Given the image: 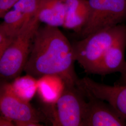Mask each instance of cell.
Instances as JSON below:
<instances>
[{"mask_svg": "<svg viewBox=\"0 0 126 126\" xmlns=\"http://www.w3.org/2000/svg\"><path fill=\"white\" fill-rule=\"evenodd\" d=\"M72 45L59 27L45 25L38 28L24 71L38 78L56 75L66 86H77L79 79L74 69Z\"/></svg>", "mask_w": 126, "mask_h": 126, "instance_id": "1", "label": "cell"}, {"mask_svg": "<svg viewBox=\"0 0 126 126\" xmlns=\"http://www.w3.org/2000/svg\"><path fill=\"white\" fill-rule=\"evenodd\" d=\"M125 37L126 26L120 24L82 38L72 45L75 61L86 72L93 74L109 49Z\"/></svg>", "mask_w": 126, "mask_h": 126, "instance_id": "2", "label": "cell"}, {"mask_svg": "<svg viewBox=\"0 0 126 126\" xmlns=\"http://www.w3.org/2000/svg\"><path fill=\"white\" fill-rule=\"evenodd\" d=\"M40 23L37 11L23 26L12 44L0 57V74L2 78L13 80L24 71Z\"/></svg>", "mask_w": 126, "mask_h": 126, "instance_id": "3", "label": "cell"}, {"mask_svg": "<svg viewBox=\"0 0 126 126\" xmlns=\"http://www.w3.org/2000/svg\"><path fill=\"white\" fill-rule=\"evenodd\" d=\"M90 15L79 34L82 38L126 19V0H88Z\"/></svg>", "mask_w": 126, "mask_h": 126, "instance_id": "4", "label": "cell"}, {"mask_svg": "<svg viewBox=\"0 0 126 126\" xmlns=\"http://www.w3.org/2000/svg\"><path fill=\"white\" fill-rule=\"evenodd\" d=\"M78 86H66L55 104L50 122L53 126H82L87 100Z\"/></svg>", "mask_w": 126, "mask_h": 126, "instance_id": "5", "label": "cell"}, {"mask_svg": "<svg viewBox=\"0 0 126 126\" xmlns=\"http://www.w3.org/2000/svg\"><path fill=\"white\" fill-rule=\"evenodd\" d=\"M0 91V110L2 115L11 119L14 123L25 121L41 123L46 121L44 113L14 94L9 83L2 84Z\"/></svg>", "mask_w": 126, "mask_h": 126, "instance_id": "6", "label": "cell"}, {"mask_svg": "<svg viewBox=\"0 0 126 126\" xmlns=\"http://www.w3.org/2000/svg\"><path fill=\"white\" fill-rule=\"evenodd\" d=\"M81 89L87 99L82 126H126V120L112 106Z\"/></svg>", "mask_w": 126, "mask_h": 126, "instance_id": "7", "label": "cell"}, {"mask_svg": "<svg viewBox=\"0 0 126 126\" xmlns=\"http://www.w3.org/2000/svg\"><path fill=\"white\" fill-rule=\"evenodd\" d=\"M41 0H20L2 17L0 32L15 39L23 26L36 15Z\"/></svg>", "mask_w": 126, "mask_h": 126, "instance_id": "8", "label": "cell"}, {"mask_svg": "<svg viewBox=\"0 0 126 126\" xmlns=\"http://www.w3.org/2000/svg\"><path fill=\"white\" fill-rule=\"evenodd\" d=\"M78 86L95 97L110 104L126 121V85L109 86L84 77L79 79Z\"/></svg>", "mask_w": 126, "mask_h": 126, "instance_id": "9", "label": "cell"}, {"mask_svg": "<svg viewBox=\"0 0 126 126\" xmlns=\"http://www.w3.org/2000/svg\"><path fill=\"white\" fill-rule=\"evenodd\" d=\"M126 49L125 37L109 49L95 68L93 74L106 75L114 72L122 73L126 65Z\"/></svg>", "mask_w": 126, "mask_h": 126, "instance_id": "10", "label": "cell"}, {"mask_svg": "<svg viewBox=\"0 0 126 126\" xmlns=\"http://www.w3.org/2000/svg\"><path fill=\"white\" fill-rule=\"evenodd\" d=\"M66 11L63 28L80 33L90 15L88 0H64Z\"/></svg>", "mask_w": 126, "mask_h": 126, "instance_id": "11", "label": "cell"}, {"mask_svg": "<svg viewBox=\"0 0 126 126\" xmlns=\"http://www.w3.org/2000/svg\"><path fill=\"white\" fill-rule=\"evenodd\" d=\"M37 79L39 99L45 105H55L65 89L64 81L56 75H45Z\"/></svg>", "mask_w": 126, "mask_h": 126, "instance_id": "12", "label": "cell"}, {"mask_svg": "<svg viewBox=\"0 0 126 126\" xmlns=\"http://www.w3.org/2000/svg\"><path fill=\"white\" fill-rule=\"evenodd\" d=\"M64 0H41L38 10L40 23L53 27H63L65 17Z\"/></svg>", "mask_w": 126, "mask_h": 126, "instance_id": "13", "label": "cell"}, {"mask_svg": "<svg viewBox=\"0 0 126 126\" xmlns=\"http://www.w3.org/2000/svg\"><path fill=\"white\" fill-rule=\"evenodd\" d=\"M11 90L19 98L29 102L37 94L38 79L26 74L23 76H18L9 83Z\"/></svg>", "mask_w": 126, "mask_h": 126, "instance_id": "14", "label": "cell"}, {"mask_svg": "<svg viewBox=\"0 0 126 126\" xmlns=\"http://www.w3.org/2000/svg\"><path fill=\"white\" fill-rule=\"evenodd\" d=\"M20 0H0V17L2 18L5 13L11 9Z\"/></svg>", "mask_w": 126, "mask_h": 126, "instance_id": "15", "label": "cell"}, {"mask_svg": "<svg viewBox=\"0 0 126 126\" xmlns=\"http://www.w3.org/2000/svg\"><path fill=\"white\" fill-rule=\"evenodd\" d=\"M14 40L15 39L9 38L3 34L0 33V57L12 44Z\"/></svg>", "mask_w": 126, "mask_h": 126, "instance_id": "16", "label": "cell"}, {"mask_svg": "<svg viewBox=\"0 0 126 126\" xmlns=\"http://www.w3.org/2000/svg\"><path fill=\"white\" fill-rule=\"evenodd\" d=\"M0 126H13L16 125L14 122L11 119L2 115L0 117Z\"/></svg>", "mask_w": 126, "mask_h": 126, "instance_id": "17", "label": "cell"}, {"mask_svg": "<svg viewBox=\"0 0 126 126\" xmlns=\"http://www.w3.org/2000/svg\"><path fill=\"white\" fill-rule=\"evenodd\" d=\"M15 125L17 126H41L43 124L41 122L33 121L17 122L15 123Z\"/></svg>", "mask_w": 126, "mask_h": 126, "instance_id": "18", "label": "cell"}, {"mask_svg": "<svg viewBox=\"0 0 126 126\" xmlns=\"http://www.w3.org/2000/svg\"><path fill=\"white\" fill-rule=\"evenodd\" d=\"M115 85L119 86H125L126 85V63L125 68L122 73H121V77Z\"/></svg>", "mask_w": 126, "mask_h": 126, "instance_id": "19", "label": "cell"}]
</instances>
